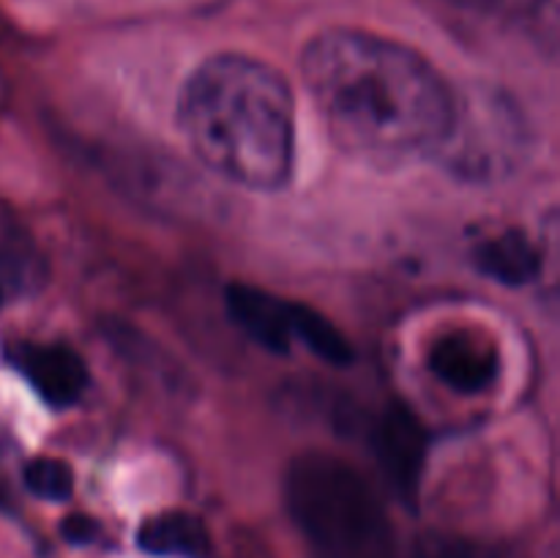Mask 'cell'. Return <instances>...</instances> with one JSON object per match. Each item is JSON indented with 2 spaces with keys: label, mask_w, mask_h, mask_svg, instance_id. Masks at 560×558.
Returning <instances> with one entry per match:
<instances>
[{
  "label": "cell",
  "mask_w": 560,
  "mask_h": 558,
  "mask_svg": "<svg viewBox=\"0 0 560 558\" xmlns=\"http://www.w3.org/2000/svg\"><path fill=\"white\" fill-rule=\"evenodd\" d=\"M208 531L200 518L189 512H162L148 518L137 531V545L151 556L202 558L208 553Z\"/></svg>",
  "instance_id": "10"
},
{
  "label": "cell",
  "mask_w": 560,
  "mask_h": 558,
  "mask_svg": "<svg viewBox=\"0 0 560 558\" xmlns=\"http://www.w3.org/2000/svg\"><path fill=\"white\" fill-rule=\"evenodd\" d=\"M295 339H301L312 353L331 361V364H348L350 356H353L342 332H337L328 317L304 304H295Z\"/></svg>",
  "instance_id": "12"
},
{
  "label": "cell",
  "mask_w": 560,
  "mask_h": 558,
  "mask_svg": "<svg viewBox=\"0 0 560 558\" xmlns=\"http://www.w3.org/2000/svg\"><path fill=\"white\" fill-rule=\"evenodd\" d=\"M228 310L252 339L268 350L288 353L295 339V304L252 284H230Z\"/></svg>",
  "instance_id": "8"
},
{
  "label": "cell",
  "mask_w": 560,
  "mask_h": 558,
  "mask_svg": "<svg viewBox=\"0 0 560 558\" xmlns=\"http://www.w3.org/2000/svg\"><path fill=\"white\" fill-rule=\"evenodd\" d=\"M410 558H501L481 542L448 534H427L410 550Z\"/></svg>",
  "instance_id": "14"
},
{
  "label": "cell",
  "mask_w": 560,
  "mask_h": 558,
  "mask_svg": "<svg viewBox=\"0 0 560 558\" xmlns=\"http://www.w3.org/2000/svg\"><path fill=\"white\" fill-rule=\"evenodd\" d=\"M301 74L345 153L397 167L438 153L452 129L457 96L416 49L355 27H334L301 53Z\"/></svg>",
  "instance_id": "1"
},
{
  "label": "cell",
  "mask_w": 560,
  "mask_h": 558,
  "mask_svg": "<svg viewBox=\"0 0 560 558\" xmlns=\"http://www.w3.org/2000/svg\"><path fill=\"white\" fill-rule=\"evenodd\" d=\"M44 282H47V263L36 241L14 219L0 217V290L31 295Z\"/></svg>",
  "instance_id": "9"
},
{
  "label": "cell",
  "mask_w": 560,
  "mask_h": 558,
  "mask_svg": "<svg viewBox=\"0 0 560 558\" xmlns=\"http://www.w3.org/2000/svg\"><path fill=\"white\" fill-rule=\"evenodd\" d=\"M523 25L547 49L558 44V0H517Z\"/></svg>",
  "instance_id": "15"
},
{
  "label": "cell",
  "mask_w": 560,
  "mask_h": 558,
  "mask_svg": "<svg viewBox=\"0 0 560 558\" xmlns=\"http://www.w3.org/2000/svg\"><path fill=\"white\" fill-rule=\"evenodd\" d=\"M481 274L503 284H525L541 271V255L528 235L509 230L479 244L474 255Z\"/></svg>",
  "instance_id": "11"
},
{
  "label": "cell",
  "mask_w": 560,
  "mask_h": 558,
  "mask_svg": "<svg viewBox=\"0 0 560 558\" xmlns=\"http://www.w3.org/2000/svg\"><path fill=\"white\" fill-rule=\"evenodd\" d=\"M523 124L514 104L490 96L457 98L452 129L438 148L448 167L474 181H492L517 167Z\"/></svg>",
  "instance_id": "4"
},
{
  "label": "cell",
  "mask_w": 560,
  "mask_h": 558,
  "mask_svg": "<svg viewBox=\"0 0 560 558\" xmlns=\"http://www.w3.org/2000/svg\"><path fill=\"white\" fill-rule=\"evenodd\" d=\"M63 536L69 542H74V545H88L91 539H96L98 536V525L93 523L91 518H85V514H71V518L63 520Z\"/></svg>",
  "instance_id": "16"
},
{
  "label": "cell",
  "mask_w": 560,
  "mask_h": 558,
  "mask_svg": "<svg viewBox=\"0 0 560 558\" xmlns=\"http://www.w3.org/2000/svg\"><path fill=\"white\" fill-rule=\"evenodd\" d=\"M288 507L317 558H394V528L381 496L337 454L293 460Z\"/></svg>",
  "instance_id": "3"
},
{
  "label": "cell",
  "mask_w": 560,
  "mask_h": 558,
  "mask_svg": "<svg viewBox=\"0 0 560 558\" xmlns=\"http://www.w3.org/2000/svg\"><path fill=\"white\" fill-rule=\"evenodd\" d=\"M178 124L206 167L230 184L271 191L295 164V109L288 80L249 55H213L178 98Z\"/></svg>",
  "instance_id": "2"
},
{
  "label": "cell",
  "mask_w": 560,
  "mask_h": 558,
  "mask_svg": "<svg viewBox=\"0 0 560 558\" xmlns=\"http://www.w3.org/2000/svg\"><path fill=\"white\" fill-rule=\"evenodd\" d=\"M0 301H3V290H0Z\"/></svg>",
  "instance_id": "17"
},
{
  "label": "cell",
  "mask_w": 560,
  "mask_h": 558,
  "mask_svg": "<svg viewBox=\"0 0 560 558\" xmlns=\"http://www.w3.org/2000/svg\"><path fill=\"white\" fill-rule=\"evenodd\" d=\"M372 449L388 487L399 501L413 507L419 496L421 474L427 463V430L416 414L402 405H392L372 427Z\"/></svg>",
  "instance_id": "5"
},
{
  "label": "cell",
  "mask_w": 560,
  "mask_h": 558,
  "mask_svg": "<svg viewBox=\"0 0 560 558\" xmlns=\"http://www.w3.org/2000/svg\"><path fill=\"white\" fill-rule=\"evenodd\" d=\"M11 364L52 408H69L80 403L88 388L85 361L66 345H16Z\"/></svg>",
  "instance_id": "7"
},
{
  "label": "cell",
  "mask_w": 560,
  "mask_h": 558,
  "mask_svg": "<svg viewBox=\"0 0 560 558\" xmlns=\"http://www.w3.org/2000/svg\"><path fill=\"white\" fill-rule=\"evenodd\" d=\"M427 367L452 392L479 394L495 383L501 359L492 339L470 328H459L435 339L427 356Z\"/></svg>",
  "instance_id": "6"
},
{
  "label": "cell",
  "mask_w": 560,
  "mask_h": 558,
  "mask_svg": "<svg viewBox=\"0 0 560 558\" xmlns=\"http://www.w3.org/2000/svg\"><path fill=\"white\" fill-rule=\"evenodd\" d=\"M25 487L44 501H66L74 492V470L58 457H36L25 465Z\"/></svg>",
  "instance_id": "13"
}]
</instances>
